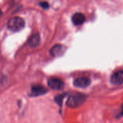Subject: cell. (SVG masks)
I'll return each instance as SVG.
<instances>
[{"instance_id":"ba28073f","label":"cell","mask_w":123,"mask_h":123,"mask_svg":"<svg viewBox=\"0 0 123 123\" xmlns=\"http://www.w3.org/2000/svg\"><path fill=\"white\" fill-rule=\"evenodd\" d=\"M72 21L75 25H80L85 21V17L82 13H76L72 16Z\"/></svg>"},{"instance_id":"30bf717a","label":"cell","mask_w":123,"mask_h":123,"mask_svg":"<svg viewBox=\"0 0 123 123\" xmlns=\"http://www.w3.org/2000/svg\"><path fill=\"white\" fill-rule=\"evenodd\" d=\"M63 98H64V96H63V95H60V96H57V97H55V102L58 103V104H59L60 105L62 103V102Z\"/></svg>"},{"instance_id":"7c38bea8","label":"cell","mask_w":123,"mask_h":123,"mask_svg":"<svg viewBox=\"0 0 123 123\" xmlns=\"http://www.w3.org/2000/svg\"><path fill=\"white\" fill-rule=\"evenodd\" d=\"M2 12H1V10H0V17L1 16V15H2Z\"/></svg>"},{"instance_id":"52a82bcc","label":"cell","mask_w":123,"mask_h":123,"mask_svg":"<svg viewBox=\"0 0 123 123\" xmlns=\"http://www.w3.org/2000/svg\"><path fill=\"white\" fill-rule=\"evenodd\" d=\"M47 88L41 85H34L31 89V96L33 97H36L41 95H43L47 92Z\"/></svg>"},{"instance_id":"8992f818","label":"cell","mask_w":123,"mask_h":123,"mask_svg":"<svg viewBox=\"0 0 123 123\" xmlns=\"http://www.w3.org/2000/svg\"><path fill=\"white\" fill-rule=\"evenodd\" d=\"M66 47L62 44H56L50 50V54L54 57L60 56L63 54L66 50Z\"/></svg>"},{"instance_id":"6da1fadb","label":"cell","mask_w":123,"mask_h":123,"mask_svg":"<svg viewBox=\"0 0 123 123\" xmlns=\"http://www.w3.org/2000/svg\"><path fill=\"white\" fill-rule=\"evenodd\" d=\"M86 100V95L81 93H75L69 97L66 102V105L69 108H77L83 105Z\"/></svg>"},{"instance_id":"8fae6325","label":"cell","mask_w":123,"mask_h":123,"mask_svg":"<svg viewBox=\"0 0 123 123\" xmlns=\"http://www.w3.org/2000/svg\"><path fill=\"white\" fill-rule=\"evenodd\" d=\"M40 6L44 9H47L49 7V4L47 2H41L39 3Z\"/></svg>"},{"instance_id":"7a4b0ae2","label":"cell","mask_w":123,"mask_h":123,"mask_svg":"<svg viewBox=\"0 0 123 123\" xmlns=\"http://www.w3.org/2000/svg\"><path fill=\"white\" fill-rule=\"evenodd\" d=\"M25 26V21L20 17H13L8 22L7 26L10 31L17 32L21 30Z\"/></svg>"},{"instance_id":"5b68a950","label":"cell","mask_w":123,"mask_h":123,"mask_svg":"<svg viewBox=\"0 0 123 123\" xmlns=\"http://www.w3.org/2000/svg\"><path fill=\"white\" fill-rule=\"evenodd\" d=\"M90 84V80L86 77H82L75 79L74 81V85L75 86L81 88H84Z\"/></svg>"},{"instance_id":"9c48e42d","label":"cell","mask_w":123,"mask_h":123,"mask_svg":"<svg viewBox=\"0 0 123 123\" xmlns=\"http://www.w3.org/2000/svg\"><path fill=\"white\" fill-rule=\"evenodd\" d=\"M41 42V37L39 34H34L29 38L28 44L31 48H36L39 44Z\"/></svg>"},{"instance_id":"277c9868","label":"cell","mask_w":123,"mask_h":123,"mask_svg":"<svg viewBox=\"0 0 123 123\" xmlns=\"http://www.w3.org/2000/svg\"><path fill=\"white\" fill-rule=\"evenodd\" d=\"M110 82L113 85L118 86L123 84V71L119 70L115 72L110 78Z\"/></svg>"},{"instance_id":"3957f363","label":"cell","mask_w":123,"mask_h":123,"mask_svg":"<svg viewBox=\"0 0 123 123\" xmlns=\"http://www.w3.org/2000/svg\"><path fill=\"white\" fill-rule=\"evenodd\" d=\"M48 84L51 88L54 90H62L65 86L63 82L57 78H50L48 80Z\"/></svg>"}]
</instances>
